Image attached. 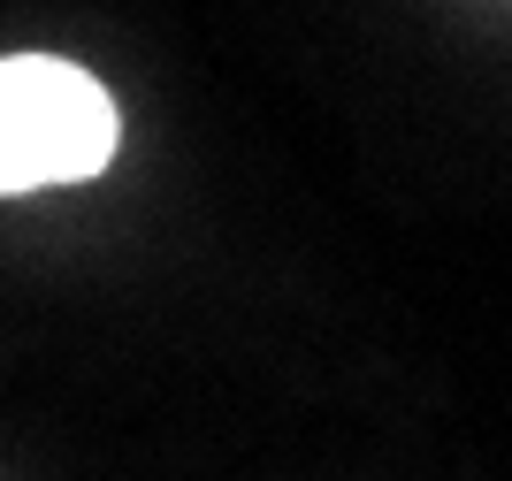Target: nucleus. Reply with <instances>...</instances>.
I'll return each instance as SVG.
<instances>
[{
  "instance_id": "1",
  "label": "nucleus",
  "mask_w": 512,
  "mask_h": 481,
  "mask_svg": "<svg viewBox=\"0 0 512 481\" xmlns=\"http://www.w3.org/2000/svg\"><path fill=\"white\" fill-rule=\"evenodd\" d=\"M115 153V100L100 77L54 54L0 62V199L46 184H85Z\"/></svg>"
}]
</instances>
